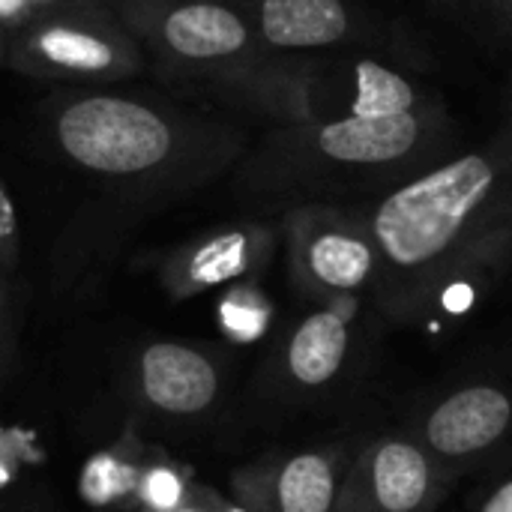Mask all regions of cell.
I'll use <instances>...</instances> for the list:
<instances>
[{
  "instance_id": "6da1fadb",
  "label": "cell",
  "mask_w": 512,
  "mask_h": 512,
  "mask_svg": "<svg viewBox=\"0 0 512 512\" xmlns=\"http://www.w3.org/2000/svg\"><path fill=\"white\" fill-rule=\"evenodd\" d=\"M378 282L372 306L420 327L465 312L512 261V123L363 204Z\"/></svg>"
},
{
  "instance_id": "7a4b0ae2",
  "label": "cell",
  "mask_w": 512,
  "mask_h": 512,
  "mask_svg": "<svg viewBox=\"0 0 512 512\" xmlns=\"http://www.w3.org/2000/svg\"><path fill=\"white\" fill-rule=\"evenodd\" d=\"M438 102L405 114H333L285 123L249 159L240 189L279 216L303 204L363 207L435 168L447 156Z\"/></svg>"
},
{
  "instance_id": "3957f363",
  "label": "cell",
  "mask_w": 512,
  "mask_h": 512,
  "mask_svg": "<svg viewBox=\"0 0 512 512\" xmlns=\"http://www.w3.org/2000/svg\"><path fill=\"white\" fill-rule=\"evenodd\" d=\"M54 147L81 171L132 189H192L237 150L225 129L120 93L66 96L51 111Z\"/></svg>"
},
{
  "instance_id": "277c9868",
  "label": "cell",
  "mask_w": 512,
  "mask_h": 512,
  "mask_svg": "<svg viewBox=\"0 0 512 512\" xmlns=\"http://www.w3.org/2000/svg\"><path fill=\"white\" fill-rule=\"evenodd\" d=\"M291 288L309 306L372 300L378 249L363 207L303 204L279 216Z\"/></svg>"
},
{
  "instance_id": "5b68a950",
  "label": "cell",
  "mask_w": 512,
  "mask_h": 512,
  "mask_svg": "<svg viewBox=\"0 0 512 512\" xmlns=\"http://www.w3.org/2000/svg\"><path fill=\"white\" fill-rule=\"evenodd\" d=\"M405 429L456 480L512 456V378L468 375L414 405Z\"/></svg>"
},
{
  "instance_id": "8992f818",
  "label": "cell",
  "mask_w": 512,
  "mask_h": 512,
  "mask_svg": "<svg viewBox=\"0 0 512 512\" xmlns=\"http://www.w3.org/2000/svg\"><path fill=\"white\" fill-rule=\"evenodd\" d=\"M360 303L312 306L294 318L264 363V393L282 405H321L339 396L366 357Z\"/></svg>"
},
{
  "instance_id": "52a82bcc",
  "label": "cell",
  "mask_w": 512,
  "mask_h": 512,
  "mask_svg": "<svg viewBox=\"0 0 512 512\" xmlns=\"http://www.w3.org/2000/svg\"><path fill=\"white\" fill-rule=\"evenodd\" d=\"M6 63L33 78L57 81H117L141 72L138 39L102 6L39 15L15 33Z\"/></svg>"
},
{
  "instance_id": "ba28073f",
  "label": "cell",
  "mask_w": 512,
  "mask_h": 512,
  "mask_svg": "<svg viewBox=\"0 0 512 512\" xmlns=\"http://www.w3.org/2000/svg\"><path fill=\"white\" fill-rule=\"evenodd\" d=\"M123 27L183 66L219 69L222 78L246 69L258 33L219 0H126Z\"/></svg>"
},
{
  "instance_id": "9c48e42d",
  "label": "cell",
  "mask_w": 512,
  "mask_h": 512,
  "mask_svg": "<svg viewBox=\"0 0 512 512\" xmlns=\"http://www.w3.org/2000/svg\"><path fill=\"white\" fill-rule=\"evenodd\" d=\"M456 483V474L399 426L354 444L336 512H435Z\"/></svg>"
},
{
  "instance_id": "30bf717a",
  "label": "cell",
  "mask_w": 512,
  "mask_h": 512,
  "mask_svg": "<svg viewBox=\"0 0 512 512\" xmlns=\"http://www.w3.org/2000/svg\"><path fill=\"white\" fill-rule=\"evenodd\" d=\"M228 363L198 345L180 339H153L132 354L129 396L132 402L171 423L204 420L225 399Z\"/></svg>"
},
{
  "instance_id": "8fae6325",
  "label": "cell",
  "mask_w": 512,
  "mask_h": 512,
  "mask_svg": "<svg viewBox=\"0 0 512 512\" xmlns=\"http://www.w3.org/2000/svg\"><path fill=\"white\" fill-rule=\"evenodd\" d=\"M354 444H315L255 459L231 474L249 512H336Z\"/></svg>"
},
{
  "instance_id": "7c38bea8",
  "label": "cell",
  "mask_w": 512,
  "mask_h": 512,
  "mask_svg": "<svg viewBox=\"0 0 512 512\" xmlns=\"http://www.w3.org/2000/svg\"><path fill=\"white\" fill-rule=\"evenodd\" d=\"M279 243V222L264 219H246L204 231L159 261V285L171 300H192L213 288L246 282L267 270Z\"/></svg>"
},
{
  "instance_id": "4fadbf2b",
  "label": "cell",
  "mask_w": 512,
  "mask_h": 512,
  "mask_svg": "<svg viewBox=\"0 0 512 512\" xmlns=\"http://www.w3.org/2000/svg\"><path fill=\"white\" fill-rule=\"evenodd\" d=\"M255 33L273 51L333 48L354 33V15L345 0H261Z\"/></svg>"
},
{
  "instance_id": "5bb4252c",
  "label": "cell",
  "mask_w": 512,
  "mask_h": 512,
  "mask_svg": "<svg viewBox=\"0 0 512 512\" xmlns=\"http://www.w3.org/2000/svg\"><path fill=\"white\" fill-rule=\"evenodd\" d=\"M156 450L144 447L132 429L111 447L93 453L81 468V498L99 512H132L141 474Z\"/></svg>"
},
{
  "instance_id": "9a60e30c",
  "label": "cell",
  "mask_w": 512,
  "mask_h": 512,
  "mask_svg": "<svg viewBox=\"0 0 512 512\" xmlns=\"http://www.w3.org/2000/svg\"><path fill=\"white\" fill-rule=\"evenodd\" d=\"M195 486L198 483H192V474L180 462H174L162 453H153V459L147 462V468L141 474L132 512L180 510L189 501V495L195 492Z\"/></svg>"
},
{
  "instance_id": "2e32d148",
  "label": "cell",
  "mask_w": 512,
  "mask_h": 512,
  "mask_svg": "<svg viewBox=\"0 0 512 512\" xmlns=\"http://www.w3.org/2000/svg\"><path fill=\"white\" fill-rule=\"evenodd\" d=\"M18 261H21V219L6 183L0 180V270L12 276Z\"/></svg>"
},
{
  "instance_id": "e0dca14e",
  "label": "cell",
  "mask_w": 512,
  "mask_h": 512,
  "mask_svg": "<svg viewBox=\"0 0 512 512\" xmlns=\"http://www.w3.org/2000/svg\"><path fill=\"white\" fill-rule=\"evenodd\" d=\"M471 512H512V456L489 471Z\"/></svg>"
},
{
  "instance_id": "ac0fdd59",
  "label": "cell",
  "mask_w": 512,
  "mask_h": 512,
  "mask_svg": "<svg viewBox=\"0 0 512 512\" xmlns=\"http://www.w3.org/2000/svg\"><path fill=\"white\" fill-rule=\"evenodd\" d=\"M12 336H15L12 288H9V276L0 270V369H3V363H6V354L12 351Z\"/></svg>"
},
{
  "instance_id": "d6986e66",
  "label": "cell",
  "mask_w": 512,
  "mask_h": 512,
  "mask_svg": "<svg viewBox=\"0 0 512 512\" xmlns=\"http://www.w3.org/2000/svg\"><path fill=\"white\" fill-rule=\"evenodd\" d=\"M36 21V12L24 0H0V30L12 39Z\"/></svg>"
},
{
  "instance_id": "ffe728a7",
  "label": "cell",
  "mask_w": 512,
  "mask_h": 512,
  "mask_svg": "<svg viewBox=\"0 0 512 512\" xmlns=\"http://www.w3.org/2000/svg\"><path fill=\"white\" fill-rule=\"evenodd\" d=\"M222 504H225V498L219 492H213L207 486H195V492L189 495V501L174 512H219Z\"/></svg>"
},
{
  "instance_id": "44dd1931",
  "label": "cell",
  "mask_w": 512,
  "mask_h": 512,
  "mask_svg": "<svg viewBox=\"0 0 512 512\" xmlns=\"http://www.w3.org/2000/svg\"><path fill=\"white\" fill-rule=\"evenodd\" d=\"M36 18L39 15H54V12H72V9H90V6H99L96 0H24Z\"/></svg>"
},
{
  "instance_id": "7402d4cb",
  "label": "cell",
  "mask_w": 512,
  "mask_h": 512,
  "mask_svg": "<svg viewBox=\"0 0 512 512\" xmlns=\"http://www.w3.org/2000/svg\"><path fill=\"white\" fill-rule=\"evenodd\" d=\"M468 9L480 12V15H507L512 18V0H459Z\"/></svg>"
},
{
  "instance_id": "603a6c76",
  "label": "cell",
  "mask_w": 512,
  "mask_h": 512,
  "mask_svg": "<svg viewBox=\"0 0 512 512\" xmlns=\"http://www.w3.org/2000/svg\"><path fill=\"white\" fill-rule=\"evenodd\" d=\"M18 512H51V507L45 504V501H33V504H27V507H21Z\"/></svg>"
},
{
  "instance_id": "cb8c5ba5",
  "label": "cell",
  "mask_w": 512,
  "mask_h": 512,
  "mask_svg": "<svg viewBox=\"0 0 512 512\" xmlns=\"http://www.w3.org/2000/svg\"><path fill=\"white\" fill-rule=\"evenodd\" d=\"M219 512H249V510H246L243 504H237V501H228V498H225V504H222V510Z\"/></svg>"
},
{
  "instance_id": "d4e9b609",
  "label": "cell",
  "mask_w": 512,
  "mask_h": 512,
  "mask_svg": "<svg viewBox=\"0 0 512 512\" xmlns=\"http://www.w3.org/2000/svg\"><path fill=\"white\" fill-rule=\"evenodd\" d=\"M6 48H9V36L0 30V63H6Z\"/></svg>"
}]
</instances>
